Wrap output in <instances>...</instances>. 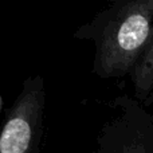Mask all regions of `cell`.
I'll list each match as a JSON object with an SVG mask.
<instances>
[{
    "mask_svg": "<svg viewBox=\"0 0 153 153\" xmlns=\"http://www.w3.org/2000/svg\"><path fill=\"white\" fill-rule=\"evenodd\" d=\"M91 26L76 36L94 39V73L102 78L122 76L136 67L153 35V0L117 3Z\"/></svg>",
    "mask_w": 153,
    "mask_h": 153,
    "instance_id": "6da1fadb",
    "label": "cell"
},
{
    "mask_svg": "<svg viewBox=\"0 0 153 153\" xmlns=\"http://www.w3.org/2000/svg\"><path fill=\"white\" fill-rule=\"evenodd\" d=\"M45 101L43 76L27 78L0 129V153H38Z\"/></svg>",
    "mask_w": 153,
    "mask_h": 153,
    "instance_id": "7a4b0ae2",
    "label": "cell"
},
{
    "mask_svg": "<svg viewBox=\"0 0 153 153\" xmlns=\"http://www.w3.org/2000/svg\"><path fill=\"white\" fill-rule=\"evenodd\" d=\"M133 85L140 97L153 89V35L133 69Z\"/></svg>",
    "mask_w": 153,
    "mask_h": 153,
    "instance_id": "3957f363",
    "label": "cell"
},
{
    "mask_svg": "<svg viewBox=\"0 0 153 153\" xmlns=\"http://www.w3.org/2000/svg\"><path fill=\"white\" fill-rule=\"evenodd\" d=\"M125 153H145V151H144V146H141L140 144H134V145L128 146Z\"/></svg>",
    "mask_w": 153,
    "mask_h": 153,
    "instance_id": "277c9868",
    "label": "cell"
}]
</instances>
